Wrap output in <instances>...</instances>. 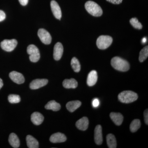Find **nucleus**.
<instances>
[{
    "mask_svg": "<svg viewBox=\"0 0 148 148\" xmlns=\"http://www.w3.org/2000/svg\"><path fill=\"white\" fill-rule=\"evenodd\" d=\"M111 64L114 69L120 71H127L130 69L129 63L126 60L117 56L112 58Z\"/></svg>",
    "mask_w": 148,
    "mask_h": 148,
    "instance_id": "f257e3e1",
    "label": "nucleus"
},
{
    "mask_svg": "<svg viewBox=\"0 0 148 148\" xmlns=\"http://www.w3.org/2000/svg\"><path fill=\"white\" fill-rule=\"evenodd\" d=\"M138 95L136 92L131 90H125L120 93L118 99L121 102L129 103L134 102L138 99Z\"/></svg>",
    "mask_w": 148,
    "mask_h": 148,
    "instance_id": "f03ea898",
    "label": "nucleus"
},
{
    "mask_svg": "<svg viewBox=\"0 0 148 148\" xmlns=\"http://www.w3.org/2000/svg\"><path fill=\"white\" fill-rule=\"evenodd\" d=\"M86 11L91 15L100 16L103 14V10L98 4L92 1H88L85 4Z\"/></svg>",
    "mask_w": 148,
    "mask_h": 148,
    "instance_id": "7ed1b4c3",
    "label": "nucleus"
},
{
    "mask_svg": "<svg viewBox=\"0 0 148 148\" xmlns=\"http://www.w3.org/2000/svg\"><path fill=\"white\" fill-rule=\"evenodd\" d=\"M112 41V38L111 36H101L97 39L96 45L100 49H105L111 45Z\"/></svg>",
    "mask_w": 148,
    "mask_h": 148,
    "instance_id": "20e7f679",
    "label": "nucleus"
},
{
    "mask_svg": "<svg viewBox=\"0 0 148 148\" xmlns=\"http://www.w3.org/2000/svg\"><path fill=\"white\" fill-rule=\"evenodd\" d=\"M27 52L30 55L29 59L30 61L34 63L38 62L40 58L39 50L36 46L31 45L27 47Z\"/></svg>",
    "mask_w": 148,
    "mask_h": 148,
    "instance_id": "39448f33",
    "label": "nucleus"
},
{
    "mask_svg": "<svg viewBox=\"0 0 148 148\" xmlns=\"http://www.w3.org/2000/svg\"><path fill=\"white\" fill-rule=\"evenodd\" d=\"M17 45L16 40H5L1 42V46L3 50L10 52L15 48Z\"/></svg>",
    "mask_w": 148,
    "mask_h": 148,
    "instance_id": "423d86ee",
    "label": "nucleus"
},
{
    "mask_svg": "<svg viewBox=\"0 0 148 148\" xmlns=\"http://www.w3.org/2000/svg\"><path fill=\"white\" fill-rule=\"evenodd\" d=\"M38 34L43 43L45 45H49L51 43V36L50 34L45 29H40L38 31Z\"/></svg>",
    "mask_w": 148,
    "mask_h": 148,
    "instance_id": "0eeeda50",
    "label": "nucleus"
},
{
    "mask_svg": "<svg viewBox=\"0 0 148 148\" xmlns=\"http://www.w3.org/2000/svg\"><path fill=\"white\" fill-rule=\"evenodd\" d=\"M64 52V47L62 44L57 42L56 44L53 48V58L56 61H58L62 57Z\"/></svg>",
    "mask_w": 148,
    "mask_h": 148,
    "instance_id": "6e6552de",
    "label": "nucleus"
},
{
    "mask_svg": "<svg viewBox=\"0 0 148 148\" xmlns=\"http://www.w3.org/2000/svg\"><path fill=\"white\" fill-rule=\"evenodd\" d=\"M9 77L13 82L17 84H22L25 82V79L23 75L17 72H11L9 74Z\"/></svg>",
    "mask_w": 148,
    "mask_h": 148,
    "instance_id": "1a4fd4ad",
    "label": "nucleus"
},
{
    "mask_svg": "<svg viewBox=\"0 0 148 148\" xmlns=\"http://www.w3.org/2000/svg\"><path fill=\"white\" fill-rule=\"evenodd\" d=\"M51 7L53 15L56 18L60 20L62 16V13L61 8L58 3L53 0L51 2Z\"/></svg>",
    "mask_w": 148,
    "mask_h": 148,
    "instance_id": "9d476101",
    "label": "nucleus"
},
{
    "mask_svg": "<svg viewBox=\"0 0 148 148\" xmlns=\"http://www.w3.org/2000/svg\"><path fill=\"white\" fill-rule=\"evenodd\" d=\"M48 82V80L45 79H35L30 83V88L33 90L38 89L40 88L45 86L47 84Z\"/></svg>",
    "mask_w": 148,
    "mask_h": 148,
    "instance_id": "9b49d317",
    "label": "nucleus"
},
{
    "mask_svg": "<svg viewBox=\"0 0 148 148\" xmlns=\"http://www.w3.org/2000/svg\"><path fill=\"white\" fill-rule=\"evenodd\" d=\"M94 140L97 145H101L103 143V138L102 128L101 125H97L94 131Z\"/></svg>",
    "mask_w": 148,
    "mask_h": 148,
    "instance_id": "f8f14e48",
    "label": "nucleus"
},
{
    "mask_svg": "<svg viewBox=\"0 0 148 148\" xmlns=\"http://www.w3.org/2000/svg\"><path fill=\"white\" fill-rule=\"evenodd\" d=\"M66 140V135L61 132L54 133L51 135L49 139L50 142L53 143H64Z\"/></svg>",
    "mask_w": 148,
    "mask_h": 148,
    "instance_id": "ddd939ff",
    "label": "nucleus"
},
{
    "mask_svg": "<svg viewBox=\"0 0 148 148\" xmlns=\"http://www.w3.org/2000/svg\"><path fill=\"white\" fill-rule=\"evenodd\" d=\"M89 121L88 119L86 117H83L79 120L76 123V126L78 129L81 130L85 131L88 127Z\"/></svg>",
    "mask_w": 148,
    "mask_h": 148,
    "instance_id": "4468645a",
    "label": "nucleus"
},
{
    "mask_svg": "<svg viewBox=\"0 0 148 148\" xmlns=\"http://www.w3.org/2000/svg\"><path fill=\"white\" fill-rule=\"evenodd\" d=\"M98 75L97 72L94 70L91 71L88 74L87 79V84L89 86H92L97 82Z\"/></svg>",
    "mask_w": 148,
    "mask_h": 148,
    "instance_id": "2eb2a0df",
    "label": "nucleus"
},
{
    "mask_svg": "<svg viewBox=\"0 0 148 148\" xmlns=\"http://www.w3.org/2000/svg\"><path fill=\"white\" fill-rule=\"evenodd\" d=\"M44 117L41 114L38 112H35L31 116V121L34 124L40 125L43 121Z\"/></svg>",
    "mask_w": 148,
    "mask_h": 148,
    "instance_id": "dca6fc26",
    "label": "nucleus"
},
{
    "mask_svg": "<svg viewBox=\"0 0 148 148\" xmlns=\"http://www.w3.org/2000/svg\"><path fill=\"white\" fill-rule=\"evenodd\" d=\"M111 119L117 125H120L123 120V117L120 113L112 112L110 114Z\"/></svg>",
    "mask_w": 148,
    "mask_h": 148,
    "instance_id": "f3484780",
    "label": "nucleus"
},
{
    "mask_svg": "<svg viewBox=\"0 0 148 148\" xmlns=\"http://www.w3.org/2000/svg\"><path fill=\"white\" fill-rule=\"evenodd\" d=\"M81 105L82 103L80 101H72L68 102L66 104V107L67 110L69 112H73L77 109L79 108Z\"/></svg>",
    "mask_w": 148,
    "mask_h": 148,
    "instance_id": "a211bd4d",
    "label": "nucleus"
},
{
    "mask_svg": "<svg viewBox=\"0 0 148 148\" xmlns=\"http://www.w3.org/2000/svg\"><path fill=\"white\" fill-rule=\"evenodd\" d=\"M9 142L13 148H17L20 146L19 139L15 133H11L9 138Z\"/></svg>",
    "mask_w": 148,
    "mask_h": 148,
    "instance_id": "6ab92c4d",
    "label": "nucleus"
},
{
    "mask_svg": "<svg viewBox=\"0 0 148 148\" xmlns=\"http://www.w3.org/2000/svg\"><path fill=\"white\" fill-rule=\"evenodd\" d=\"M27 145L29 148H38L39 147V143L36 139L32 136L28 135L26 138Z\"/></svg>",
    "mask_w": 148,
    "mask_h": 148,
    "instance_id": "aec40b11",
    "label": "nucleus"
},
{
    "mask_svg": "<svg viewBox=\"0 0 148 148\" xmlns=\"http://www.w3.org/2000/svg\"><path fill=\"white\" fill-rule=\"evenodd\" d=\"M63 85L66 88H75L78 86V82L74 79H66L63 81Z\"/></svg>",
    "mask_w": 148,
    "mask_h": 148,
    "instance_id": "412c9836",
    "label": "nucleus"
},
{
    "mask_svg": "<svg viewBox=\"0 0 148 148\" xmlns=\"http://www.w3.org/2000/svg\"><path fill=\"white\" fill-rule=\"evenodd\" d=\"M47 110H52L53 111H58L61 109V106L60 104L56 102L55 101H51L49 102L45 106Z\"/></svg>",
    "mask_w": 148,
    "mask_h": 148,
    "instance_id": "4be33fe9",
    "label": "nucleus"
},
{
    "mask_svg": "<svg viewBox=\"0 0 148 148\" xmlns=\"http://www.w3.org/2000/svg\"><path fill=\"white\" fill-rule=\"evenodd\" d=\"M107 144L110 148L116 147V141L115 137L113 134H109L106 137Z\"/></svg>",
    "mask_w": 148,
    "mask_h": 148,
    "instance_id": "5701e85b",
    "label": "nucleus"
},
{
    "mask_svg": "<svg viewBox=\"0 0 148 148\" xmlns=\"http://www.w3.org/2000/svg\"><path fill=\"white\" fill-rule=\"evenodd\" d=\"M141 126V122L139 119H134L132 121L130 126V129L132 132H135L138 131Z\"/></svg>",
    "mask_w": 148,
    "mask_h": 148,
    "instance_id": "b1692460",
    "label": "nucleus"
},
{
    "mask_svg": "<svg viewBox=\"0 0 148 148\" xmlns=\"http://www.w3.org/2000/svg\"><path fill=\"white\" fill-rule=\"evenodd\" d=\"M71 65L73 70L76 73H78L80 71V64L79 61L75 57H73L72 58L71 62Z\"/></svg>",
    "mask_w": 148,
    "mask_h": 148,
    "instance_id": "393cba45",
    "label": "nucleus"
},
{
    "mask_svg": "<svg viewBox=\"0 0 148 148\" xmlns=\"http://www.w3.org/2000/svg\"><path fill=\"white\" fill-rule=\"evenodd\" d=\"M148 56V46H147L141 50L140 53L139 61L140 62H143L145 61Z\"/></svg>",
    "mask_w": 148,
    "mask_h": 148,
    "instance_id": "a878e982",
    "label": "nucleus"
},
{
    "mask_svg": "<svg viewBox=\"0 0 148 148\" xmlns=\"http://www.w3.org/2000/svg\"><path fill=\"white\" fill-rule=\"evenodd\" d=\"M8 100L10 103L14 104L19 103L21 101V98L18 95L11 94L9 95Z\"/></svg>",
    "mask_w": 148,
    "mask_h": 148,
    "instance_id": "bb28decb",
    "label": "nucleus"
},
{
    "mask_svg": "<svg viewBox=\"0 0 148 148\" xmlns=\"http://www.w3.org/2000/svg\"><path fill=\"white\" fill-rule=\"evenodd\" d=\"M130 24L132 25V27L135 29H141L143 28V26L141 23H140L138 18H132L130 21Z\"/></svg>",
    "mask_w": 148,
    "mask_h": 148,
    "instance_id": "cd10ccee",
    "label": "nucleus"
},
{
    "mask_svg": "<svg viewBox=\"0 0 148 148\" xmlns=\"http://www.w3.org/2000/svg\"><path fill=\"white\" fill-rule=\"evenodd\" d=\"M144 119H145V121L146 124L148 125V109H147L144 112Z\"/></svg>",
    "mask_w": 148,
    "mask_h": 148,
    "instance_id": "c85d7f7f",
    "label": "nucleus"
},
{
    "mask_svg": "<svg viewBox=\"0 0 148 148\" xmlns=\"http://www.w3.org/2000/svg\"><path fill=\"white\" fill-rule=\"evenodd\" d=\"M106 1L114 4H119L121 3L123 0H106Z\"/></svg>",
    "mask_w": 148,
    "mask_h": 148,
    "instance_id": "c756f323",
    "label": "nucleus"
},
{
    "mask_svg": "<svg viewBox=\"0 0 148 148\" xmlns=\"http://www.w3.org/2000/svg\"><path fill=\"white\" fill-rule=\"evenodd\" d=\"M6 15L5 13L2 10H0V22L3 21L5 19Z\"/></svg>",
    "mask_w": 148,
    "mask_h": 148,
    "instance_id": "7c9ffc66",
    "label": "nucleus"
},
{
    "mask_svg": "<svg viewBox=\"0 0 148 148\" xmlns=\"http://www.w3.org/2000/svg\"><path fill=\"white\" fill-rule=\"evenodd\" d=\"M92 106L94 108H96L98 107L99 105V101L97 98H95L92 101Z\"/></svg>",
    "mask_w": 148,
    "mask_h": 148,
    "instance_id": "2f4dec72",
    "label": "nucleus"
},
{
    "mask_svg": "<svg viewBox=\"0 0 148 148\" xmlns=\"http://www.w3.org/2000/svg\"><path fill=\"white\" fill-rule=\"evenodd\" d=\"M18 1H19V3L21 5L25 6L28 4L29 0H18Z\"/></svg>",
    "mask_w": 148,
    "mask_h": 148,
    "instance_id": "473e14b6",
    "label": "nucleus"
},
{
    "mask_svg": "<svg viewBox=\"0 0 148 148\" xmlns=\"http://www.w3.org/2000/svg\"><path fill=\"white\" fill-rule=\"evenodd\" d=\"M3 84L2 80L0 78V89L3 87Z\"/></svg>",
    "mask_w": 148,
    "mask_h": 148,
    "instance_id": "72a5a7b5",
    "label": "nucleus"
},
{
    "mask_svg": "<svg viewBox=\"0 0 148 148\" xmlns=\"http://www.w3.org/2000/svg\"><path fill=\"white\" fill-rule=\"evenodd\" d=\"M147 42V38H143V39H142V43L143 44L145 43L146 42Z\"/></svg>",
    "mask_w": 148,
    "mask_h": 148,
    "instance_id": "f704fd0d",
    "label": "nucleus"
}]
</instances>
